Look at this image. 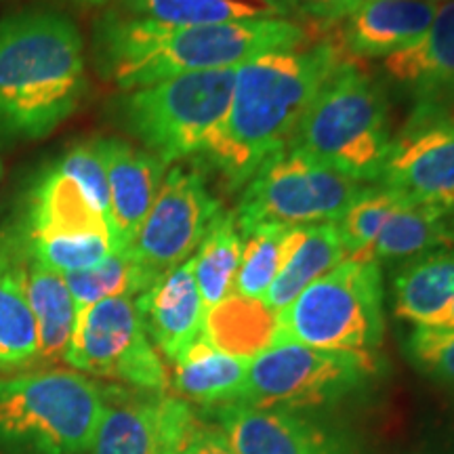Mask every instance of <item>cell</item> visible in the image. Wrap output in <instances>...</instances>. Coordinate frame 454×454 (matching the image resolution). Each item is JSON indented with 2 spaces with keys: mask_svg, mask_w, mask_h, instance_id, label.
<instances>
[{
  "mask_svg": "<svg viewBox=\"0 0 454 454\" xmlns=\"http://www.w3.org/2000/svg\"><path fill=\"white\" fill-rule=\"evenodd\" d=\"M177 454H236V450L217 423H207L196 417L190 429L185 431Z\"/></svg>",
  "mask_w": 454,
  "mask_h": 454,
  "instance_id": "e575fe53",
  "label": "cell"
},
{
  "mask_svg": "<svg viewBox=\"0 0 454 454\" xmlns=\"http://www.w3.org/2000/svg\"><path fill=\"white\" fill-rule=\"evenodd\" d=\"M145 333L164 360L175 362L194 340L202 337L204 308L194 278V261L158 278L135 297Z\"/></svg>",
  "mask_w": 454,
  "mask_h": 454,
  "instance_id": "d6986e66",
  "label": "cell"
},
{
  "mask_svg": "<svg viewBox=\"0 0 454 454\" xmlns=\"http://www.w3.org/2000/svg\"><path fill=\"white\" fill-rule=\"evenodd\" d=\"M435 326H444V328H454V301L450 303V308H448L446 311H444V316L440 317L438 320V325Z\"/></svg>",
  "mask_w": 454,
  "mask_h": 454,
  "instance_id": "74e56055",
  "label": "cell"
},
{
  "mask_svg": "<svg viewBox=\"0 0 454 454\" xmlns=\"http://www.w3.org/2000/svg\"><path fill=\"white\" fill-rule=\"evenodd\" d=\"M379 368L377 354L326 351L280 340L253 357L236 404L294 412L325 408L364 387Z\"/></svg>",
  "mask_w": 454,
  "mask_h": 454,
  "instance_id": "ba28073f",
  "label": "cell"
},
{
  "mask_svg": "<svg viewBox=\"0 0 454 454\" xmlns=\"http://www.w3.org/2000/svg\"><path fill=\"white\" fill-rule=\"evenodd\" d=\"M20 247L24 248L32 259H36L38 263H43L44 268L53 270L61 276L72 274V271L93 268V265H98L99 261L110 257L112 253L122 251L121 242H118L116 238L104 236V234L51 238V240L34 242V244H27V247L26 244H20Z\"/></svg>",
  "mask_w": 454,
  "mask_h": 454,
  "instance_id": "1f68e13d",
  "label": "cell"
},
{
  "mask_svg": "<svg viewBox=\"0 0 454 454\" xmlns=\"http://www.w3.org/2000/svg\"><path fill=\"white\" fill-rule=\"evenodd\" d=\"M32 364L41 366L36 320L21 288L0 265V377Z\"/></svg>",
  "mask_w": 454,
  "mask_h": 454,
  "instance_id": "f1b7e54d",
  "label": "cell"
},
{
  "mask_svg": "<svg viewBox=\"0 0 454 454\" xmlns=\"http://www.w3.org/2000/svg\"><path fill=\"white\" fill-rule=\"evenodd\" d=\"M104 152L112 221L124 248L133 244L160 192L168 164L145 147L118 137H99Z\"/></svg>",
  "mask_w": 454,
  "mask_h": 454,
  "instance_id": "ffe728a7",
  "label": "cell"
},
{
  "mask_svg": "<svg viewBox=\"0 0 454 454\" xmlns=\"http://www.w3.org/2000/svg\"><path fill=\"white\" fill-rule=\"evenodd\" d=\"M366 185L284 150L242 187L236 221L240 231L259 223L314 225L337 221Z\"/></svg>",
  "mask_w": 454,
  "mask_h": 454,
  "instance_id": "9c48e42d",
  "label": "cell"
},
{
  "mask_svg": "<svg viewBox=\"0 0 454 454\" xmlns=\"http://www.w3.org/2000/svg\"><path fill=\"white\" fill-rule=\"evenodd\" d=\"M320 36L317 26L286 17L173 27L110 7L93 26V59L104 81L135 90L181 74L240 67Z\"/></svg>",
  "mask_w": 454,
  "mask_h": 454,
  "instance_id": "6da1fadb",
  "label": "cell"
},
{
  "mask_svg": "<svg viewBox=\"0 0 454 454\" xmlns=\"http://www.w3.org/2000/svg\"><path fill=\"white\" fill-rule=\"evenodd\" d=\"M0 265L21 288L36 320L41 364L64 362L76 326V303L64 276L32 259L7 231L0 236Z\"/></svg>",
  "mask_w": 454,
  "mask_h": 454,
  "instance_id": "2e32d148",
  "label": "cell"
},
{
  "mask_svg": "<svg viewBox=\"0 0 454 454\" xmlns=\"http://www.w3.org/2000/svg\"><path fill=\"white\" fill-rule=\"evenodd\" d=\"M0 184H3V162H0Z\"/></svg>",
  "mask_w": 454,
  "mask_h": 454,
  "instance_id": "60d3db41",
  "label": "cell"
},
{
  "mask_svg": "<svg viewBox=\"0 0 454 454\" xmlns=\"http://www.w3.org/2000/svg\"><path fill=\"white\" fill-rule=\"evenodd\" d=\"M377 184L406 204H454V114L412 107Z\"/></svg>",
  "mask_w": 454,
  "mask_h": 454,
  "instance_id": "7c38bea8",
  "label": "cell"
},
{
  "mask_svg": "<svg viewBox=\"0 0 454 454\" xmlns=\"http://www.w3.org/2000/svg\"><path fill=\"white\" fill-rule=\"evenodd\" d=\"M402 200L387 187L371 184L334 221L348 259H372V244Z\"/></svg>",
  "mask_w": 454,
  "mask_h": 454,
  "instance_id": "4dcf8cb0",
  "label": "cell"
},
{
  "mask_svg": "<svg viewBox=\"0 0 454 454\" xmlns=\"http://www.w3.org/2000/svg\"><path fill=\"white\" fill-rule=\"evenodd\" d=\"M242 254V234L236 215L221 208L207 236L194 253V278L204 308H213L234 293V280Z\"/></svg>",
  "mask_w": 454,
  "mask_h": 454,
  "instance_id": "4316f807",
  "label": "cell"
},
{
  "mask_svg": "<svg viewBox=\"0 0 454 454\" xmlns=\"http://www.w3.org/2000/svg\"><path fill=\"white\" fill-rule=\"evenodd\" d=\"M389 116L387 87L348 59L311 101L286 150L360 184H377L394 139Z\"/></svg>",
  "mask_w": 454,
  "mask_h": 454,
  "instance_id": "277c9868",
  "label": "cell"
},
{
  "mask_svg": "<svg viewBox=\"0 0 454 454\" xmlns=\"http://www.w3.org/2000/svg\"><path fill=\"white\" fill-rule=\"evenodd\" d=\"M438 248H454V204L402 202L374 240L371 257L379 265H397Z\"/></svg>",
  "mask_w": 454,
  "mask_h": 454,
  "instance_id": "cb8c5ba5",
  "label": "cell"
},
{
  "mask_svg": "<svg viewBox=\"0 0 454 454\" xmlns=\"http://www.w3.org/2000/svg\"><path fill=\"white\" fill-rule=\"evenodd\" d=\"M74 4H81V7H104V4H110L114 0H70Z\"/></svg>",
  "mask_w": 454,
  "mask_h": 454,
  "instance_id": "f35d334b",
  "label": "cell"
},
{
  "mask_svg": "<svg viewBox=\"0 0 454 454\" xmlns=\"http://www.w3.org/2000/svg\"><path fill=\"white\" fill-rule=\"evenodd\" d=\"M259 3H263L265 7H270L278 17H286V20L299 21L297 13H294L293 0H259ZM301 24H303V21H301Z\"/></svg>",
  "mask_w": 454,
  "mask_h": 454,
  "instance_id": "8d00e7d4",
  "label": "cell"
},
{
  "mask_svg": "<svg viewBox=\"0 0 454 454\" xmlns=\"http://www.w3.org/2000/svg\"><path fill=\"white\" fill-rule=\"evenodd\" d=\"M362 0H293L297 20L309 26H337Z\"/></svg>",
  "mask_w": 454,
  "mask_h": 454,
  "instance_id": "d590c367",
  "label": "cell"
},
{
  "mask_svg": "<svg viewBox=\"0 0 454 454\" xmlns=\"http://www.w3.org/2000/svg\"><path fill=\"white\" fill-rule=\"evenodd\" d=\"M53 164L61 173L76 179L101 211L112 217L110 190H107V173L99 137L76 141L57 160H53Z\"/></svg>",
  "mask_w": 454,
  "mask_h": 454,
  "instance_id": "836d02e7",
  "label": "cell"
},
{
  "mask_svg": "<svg viewBox=\"0 0 454 454\" xmlns=\"http://www.w3.org/2000/svg\"><path fill=\"white\" fill-rule=\"evenodd\" d=\"M238 67L181 74L127 90L114 106L121 127L164 164L198 160L225 122Z\"/></svg>",
  "mask_w": 454,
  "mask_h": 454,
  "instance_id": "8992f818",
  "label": "cell"
},
{
  "mask_svg": "<svg viewBox=\"0 0 454 454\" xmlns=\"http://www.w3.org/2000/svg\"><path fill=\"white\" fill-rule=\"evenodd\" d=\"M383 70L412 99V107L454 114V0L442 4L414 47L387 57Z\"/></svg>",
  "mask_w": 454,
  "mask_h": 454,
  "instance_id": "ac0fdd59",
  "label": "cell"
},
{
  "mask_svg": "<svg viewBox=\"0 0 454 454\" xmlns=\"http://www.w3.org/2000/svg\"><path fill=\"white\" fill-rule=\"evenodd\" d=\"M348 59L337 36L322 34L247 61L236 72L225 122L196 162L217 170L230 190H242L271 156L286 150L311 101Z\"/></svg>",
  "mask_w": 454,
  "mask_h": 454,
  "instance_id": "7a4b0ae2",
  "label": "cell"
},
{
  "mask_svg": "<svg viewBox=\"0 0 454 454\" xmlns=\"http://www.w3.org/2000/svg\"><path fill=\"white\" fill-rule=\"evenodd\" d=\"M291 227L259 223L242 234V254L234 280V293L263 301L265 293L280 274L284 240Z\"/></svg>",
  "mask_w": 454,
  "mask_h": 454,
  "instance_id": "f546056e",
  "label": "cell"
},
{
  "mask_svg": "<svg viewBox=\"0 0 454 454\" xmlns=\"http://www.w3.org/2000/svg\"><path fill=\"white\" fill-rule=\"evenodd\" d=\"M221 208L200 168L175 164L164 175L160 192L129 251L156 282L194 257Z\"/></svg>",
  "mask_w": 454,
  "mask_h": 454,
  "instance_id": "8fae6325",
  "label": "cell"
},
{
  "mask_svg": "<svg viewBox=\"0 0 454 454\" xmlns=\"http://www.w3.org/2000/svg\"><path fill=\"white\" fill-rule=\"evenodd\" d=\"M64 280L76 303V314L106 299H135L154 284L129 248L112 253L93 268L66 274Z\"/></svg>",
  "mask_w": 454,
  "mask_h": 454,
  "instance_id": "83f0119b",
  "label": "cell"
},
{
  "mask_svg": "<svg viewBox=\"0 0 454 454\" xmlns=\"http://www.w3.org/2000/svg\"><path fill=\"white\" fill-rule=\"evenodd\" d=\"M104 412V385L72 368L4 374L0 454H87Z\"/></svg>",
  "mask_w": 454,
  "mask_h": 454,
  "instance_id": "5b68a950",
  "label": "cell"
},
{
  "mask_svg": "<svg viewBox=\"0 0 454 454\" xmlns=\"http://www.w3.org/2000/svg\"><path fill=\"white\" fill-rule=\"evenodd\" d=\"M66 364L124 387L168 394L170 374L147 337L135 299L114 297L78 311Z\"/></svg>",
  "mask_w": 454,
  "mask_h": 454,
  "instance_id": "30bf717a",
  "label": "cell"
},
{
  "mask_svg": "<svg viewBox=\"0 0 454 454\" xmlns=\"http://www.w3.org/2000/svg\"><path fill=\"white\" fill-rule=\"evenodd\" d=\"M438 9L431 0H362L334 36L351 59H387L421 41Z\"/></svg>",
  "mask_w": 454,
  "mask_h": 454,
  "instance_id": "e0dca14e",
  "label": "cell"
},
{
  "mask_svg": "<svg viewBox=\"0 0 454 454\" xmlns=\"http://www.w3.org/2000/svg\"><path fill=\"white\" fill-rule=\"evenodd\" d=\"M345 259L348 253L334 221L291 227L284 240L282 270L265 293L263 303L280 314L309 284L320 280Z\"/></svg>",
  "mask_w": 454,
  "mask_h": 454,
  "instance_id": "44dd1931",
  "label": "cell"
},
{
  "mask_svg": "<svg viewBox=\"0 0 454 454\" xmlns=\"http://www.w3.org/2000/svg\"><path fill=\"white\" fill-rule=\"evenodd\" d=\"M383 334L381 265L372 259H345L278 314L276 343L377 354Z\"/></svg>",
  "mask_w": 454,
  "mask_h": 454,
  "instance_id": "52a82bcc",
  "label": "cell"
},
{
  "mask_svg": "<svg viewBox=\"0 0 454 454\" xmlns=\"http://www.w3.org/2000/svg\"><path fill=\"white\" fill-rule=\"evenodd\" d=\"M87 90L84 41L70 17L47 7L0 17V145L49 137Z\"/></svg>",
  "mask_w": 454,
  "mask_h": 454,
  "instance_id": "3957f363",
  "label": "cell"
},
{
  "mask_svg": "<svg viewBox=\"0 0 454 454\" xmlns=\"http://www.w3.org/2000/svg\"><path fill=\"white\" fill-rule=\"evenodd\" d=\"M391 286L400 320L435 326L454 301V248H438L397 263Z\"/></svg>",
  "mask_w": 454,
  "mask_h": 454,
  "instance_id": "7402d4cb",
  "label": "cell"
},
{
  "mask_svg": "<svg viewBox=\"0 0 454 454\" xmlns=\"http://www.w3.org/2000/svg\"><path fill=\"white\" fill-rule=\"evenodd\" d=\"M114 9L130 17L173 27L230 24V21L278 17L259 0H114Z\"/></svg>",
  "mask_w": 454,
  "mask_h": 454,
  "instance_id": "484cf974",
  "label": "cell"
},
{
  "mask_svg": "<svg viewBox=\"0 0 454 454\" xmlns=\"http://www.w3.org/2000/svg\"><path fill=\"white\" fill-rule=\"evenodd\" d=\"M431 3H435V4H440V3H450V0H431Z\"/></svg>",
  "mask_w": 454,
  "mask_h": 454,
  "instance_id": "ab89813d",
  "label": "cell"
},
{
  "mask_svg": "<svg viewBox=\"0 0 454 454\" xmlns=\"http://www.w3.org/2000/svg\"><path fill=\"white\" fill-rule=\"evenodd\" d=\"M247 357L227 356L200 337L173 362L170 389L187 404L219 408L240 402L247 385Z\"/></svg>",
  "mask_w": 454,
  "mask_h": 454,
  "instance_id": "603a6c76",
  "label": "cell"
},
{
  "mask_svg": "<svg viewBox=\"0 0 454 454\" xmlns=\"http://www.w3.org/2000/svg\"><path fill=\"white\" fill-rule=\"evenodd\" d=\"M106 412L87 454H177L198 414L170 394L104 385Z\"/></svg>",
  "mask_w": 454,
  "mask_h": 454,
  "instance_id": "4fadbf2b",
  "label": "cell"
},
{
  "mask_svg": "<svg viewBox=\"0 0 454 454\" xmlns=\"http://www.w3.org/2000/svg\"><path fill=\"white\" fill-rule=\"evenodd\" d=\"M213 414L236 454H349L337 435L301 412L225 404Z\"/></svg>",
  "mask_w": 454,
  "mask_h": 454,
  "instance_id": "9a60e30c",
  "label": "cell"
},
{
  "mask_svg": "<svg viewBox=\"0 0 454 454\" xmlns=\"http://www.w3.org/2000/svg\"><path fill=\"white\" fill-rule=\"evenodd\" d=\"M7 234L26 247L51 238L89 234L112 236L121 242L110 215L101 211L87 190L70 175L61 173L53 162L34 177L26 192L20 219Z\"/></svg>",
  "mask_w": 454,
  "mask_h": 454,
  "instance_id": "5bb4252c",
  "label": "cell"
},
{
  "mask_svg": "<svg viewBox=\"0 0 454 454\" xmlns=\"http://www.w3.org/2000/svg\"><path fill=\"white\" fill-rule=\"evenodd\" d=\"M202 337L227 356L253 360L278 339V314L263 301L231 293L204 314Z\"/></svg>",
  "mask_w": 454,
  "mask_h": 454,
  "instance_id": "d4e9b609",
  "label": "cell"
},
{
  "mask_svg": "<svg viewBox=\"0 0 454 454\" xmlns=\"http://www.w3.org/2000/svg\"><path fill=\"white\" fill-rule=\"evenodd\" d=\"M402 348L414 371L454 395V328L412 326Z\"/></svg>",
  "mask_w": 454,
  "mask_h": 454,
  "instance_id": "d6a6232c",
  "label": "cell"
}]
</instances>
